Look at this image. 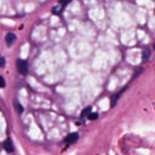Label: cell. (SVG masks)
I'll return each instance as SVG.
<instances>
[{
  "mask_svg": "<svg viewBox=\"0 0 155 155\" xmlns=\"http://www.w3.org/2000/svg\"><path fill=\"white\" fill-rule=\"evenodd\" d=\"M16 67L18 72L22 75L26 76L29 73L28 62L21 59H18L16 61Z\"/></svg>",
  "mask_w": 155,
  "mask_h": 155,
  "instance_id": "6da1fadb",
  "label": "cell"
},
{
  "mask_svg": "<svg viewBox=\"0 0 155 155\" xmlns=\"http://www.w3.org/2000/svg\"><path fill=\"white\" fill-rule=\"evenodd\" d=\"M128 88V87L125 86L124 88H122L121 90H120L119 92H117L115 94H113L110 97V106L111 108H113L116 106V105L118 103V101H119V99L121 97L122 95L123 94L125 91Z\"/></svg>",
  "mask_w": 155,
  "mask_h": 155,
  "instance_id": "7a4b0ae2",
  "label": "cell"
},
{
  "mask_svg": "<svg viewBox=\"0 0 155 155\" xmlns=\"http://www.w3.org/2000/svg\"><path fill=\"white\" fill-rule=\"evenodd\" d=\"M70 1H62L60 2V4L57 6L53 7L52 9V12L53 13L56 15H60L63 12L64 9L66 8V7L68 5Z\"/></svg>",
  "mask_w": 155,
  "mask_h": 155,
  "instance_id": "3957f363",
  "label": "cell"
},
{
  "mask_svg": "<svg viewBox=\"0 0 155 155\" xmlns=\"http://www.w3.org/2000/svg\"><path fill=\"white\" fill-rule=\"evenodd\" d=\"M79 139V134L78 133H72L67 135L65 139V142L68 144H74Z\"/></svg>",
  "mask_w": 155,
  "mask_h": 155,
  "instance_id": "277c9868",
  "label": "cell"
},
{
  "mask_svg": "<svg viewBox=\"0 0 155 155\" xmlns=\"http://www.w3.org/2000/svg\"><path fill=\"white\" fill-rule=\"evenodd\" d=\"M16 35L13 33H8L5 37V40L8 47H11L16 40Z\"/></svg>",
  "mask_w": 155,
  "mask_h": 155,
  "instance_id": "5b68a950",
  "label": "cell"
},
{
  "mask_svg": "<svg viewBox=\"0 0 155 155\" xmlns=\"http://www.w3.org/2000/svg\"><path fill=\"white\" fill-rule=\"evenodd\" d=\"M152 50L149 47H146L143 49L142 51V60L144 62H146L150 60L152 56Z\"/></svg>",
  "mask_w": 155,
  "mask_h": 155,
  "instance_id": "8992f818",
  "label": "cell"
},
{
  "mask_svg": "<svg viewBox=\"0 0 155 155\" xmlns=\"http://www.w3.org/2000/svg\"><path fill=\"white\" fill-rule=\"evenodd\" d=\"M3 147L6 152L8 153H12L14 150L13 143L11 139H7L3 143Z\"/></svg>",
  "mask_w": 155,
  "mask_h": 155,
  "instance_id": "52a82bcc",
  "label": "cell"
},
{
  "mask_svg": "<svg viewBox=\"0 0 155 155\" xmlns=\"http://www.w3.org/2000/svg\"><path fill=\"white\" fill-rule=\"evenodd\" d=\"M13 106H14V108L16 112L19 114V115H21V114L23 113L24 107L22 106L21 104L18 101V99H15L14 101H13Z\"/></svg>",
  "mask_w": 155,
  "mask_h": 155,
  "instance_id": "ba28073f",
  "label": "cell"
},
{
  "mask_svg": "<svg viewBox=\"0 0 155 155\" xmlns=\"http://www.w3.org/2000/svg\"><path fill=\"white\" fill-rule=\"evenodd\" d=\"M92 106H89L84 108L81 113V115H80L81 118H84L85 117H87V116L91 113V112H92Z\"/></svg>",
  "mask_w": 155,
  "mask_h": 155,
  "instance_id": "9c48e42d",
  "label": "cell"
},
{
  "mask_svg": "<svg viewBox=\"0 0 155 155\" xmlns=\"http://www.w3.org/2000/svg\"><path fill=\"white\" fill-rule=\"evenodd\" d=\"M99 118V114L97 112H91L87 116V118L90 121L97 120Z\"/></svg>",
  "mask_w": 155,
  "mask_h": 155,
  "instance_id": "30bf717a",
  "label": "cell"
},
{
  "mask_svg": "<svg viewBox=\"0 0 155 155\" xmlns=\"http://www.w3.org/2000/svg\"><path fill=\"white\" fill-rule=\"evenodd\" d=\"M144 69L143 67H139V68H137L135 70V72L133 74V79H135L137 78L141 74H142V72H143L144 71Z\"/></svg>",
  "mask_w": 155,
  "mask_h": 155,
  "instance_id": "8fae6325",
  "label": "cell"
},
{
  "mask_svg": "<svg viewBox=\"0 0 155 155\" xmlns=\"http://www.w3.org/2000/svg\"><path fill=\"white\" fill-rule=\"evenodd\" d=\"M6 85V80L3 76H0V87L4 88L5 87Z\"/></svg>",
  "mask_w": 155,
  "mask_h": 155,
  "instance_id": "7c38bea8",
  "label": "cell"
},
{
  "mask_svg": "<svg viewBox=\"0 0 155 155\" xmlns=\"http://www.w3.org/2000/svg\"><path fill=\"white\" fill-rule=\"evenodd\" d=\"M6 64V59L3 56L0 57V67L3 68Z\"/></svg>",
  "mask_w": 155,
  "mask_h": 155,
  "instance_id": "4fadbf2b",
  "label": "cell"
}]
</instances>
